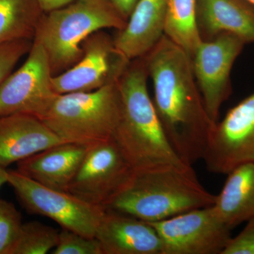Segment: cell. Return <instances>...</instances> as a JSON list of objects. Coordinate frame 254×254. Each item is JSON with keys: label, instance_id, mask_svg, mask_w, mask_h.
Wrapping results in <instances>:
<instances>
[{"label": "cell", "instance_id": "obj_13", "mask_svg": "<svg viewBox=\"0 0 254 254\" xmlns=\"http://www.w3.org/2000/svg\"><path fill=\"white\" fill-rule=\"evenodd\" d=\"M103 254H161V242L149 222L105 210L97 230Z\"/></svg>", "mask_w": 254, "mask_h": 254}, {"label": "cell", "instance_id": "obj_5", "mask_svg": "<svg viewBox=\"0 0 254 254\" xmlns=\"http://www.w3.org/2000/svg\"><path fill=\"white\" fill-rule=\"evenodd\" d=\"M121 109L118 80L93 91L58 95L41 120L63 141L91 146L113 138Z\"/></svg>", "mask_w": 254, "mask_h": 254}, {"label": "cell", "instance_id": "obj_2", "mask_svg": "<svg viewBox=\"0 0 254 254\" xmlns=\"http://www.w3.org/2000/svg\"><path fill=\"white\" fill-rule=\"evenodd\" d=\"M144 57L131 61L119 79L121 115L113 139L133 170L190 166L170 145L148 90Z\"/></svg>", "mask_w": 254, "mask_h": 254}, {"label": "cell", "instance_id": "obj_12", "mask_svg": "<svg viewBox=\"0 0 254 254\" xmlns=\"http://www.w3.org/2000/svg\"><path fill=\"white\" fill-rule=\"evenodd\" d=\"M83 56L66 71L53 76V88L58 95L89 92L117 81L130 61L120 54L114 39L105 32L93 33L82 43Z\"/></svg>", "mask_w": 254, "mask_h": 254}, {"label": "cell", "instance_id": "obj_10", "mask_svg": "<svg viewBox=\"0 0 254 254\" xmlns=\"http://www.w3.org/2000/svg\"><path fill=\"white\" fill-rule=\"evenodd\" d=\"M202 160L208 171L220 175L242 164L254 163V93L215 124Z\"/></svg>", "mask_w": 254, "mask_h": 254}, {"label": "cell", "instance_id": "obj_28", "mask_svg": "<svg viewBox=\"0 0 254 254\" xmlns=\"http://www.w3.org/2000/svg\"><path fill=\"white\" fill-rule=\"evenodd\" d=\"M8 177H9V170H6V168L0 166V189L5 184L8 183Z\"/></svg>", "mask_w": 254, "mask_h": 254}, {"label": "cell", "instance_id": "obj_20", "mask_svg": "<svg viewBox=\"0 0 254 254\" xmlns=\"http://www.w3.org/2000/svg\"><path fill=\"white\" fill-rule=\"evenodd\" d=\"M196 0H169L164 35L190 58L202 42L196 24Z\"/></svg>", "mask_w": 254, "mask_h": 254}, {"label": "cell", "instance_id": "obj_19", "mask_svg": "<svg viewBox=\"0 0 254 254\" xmlns=\"http://www.w3.org/2000/svg\"><path fill=\"white\" fill-rule=\"evenodd\" d=\"M43 14L38 0H0V46L33 41Z\"/></svg>", "mask_w": 254, "mask_h": 254}, {"label": "cell", "instance_id": "obj_18", "mask_svg": "<svg viewBox=\"0 0 254 254\" xmlns=\"http://www.w3.org/2000/svg\"><path fill=\"white\" fill-rule=\"evenodd\" d=\"M212 206L218 218L232 230L254 218V163L234 168Z\"/></svg>", "mask_w": 254, "mask_h": 254}, {"label": "cell", "instance_id": "obj_14", "mask_svg": "<svg viewBox=\"0 0 254 254\" xmlns=\"http://www.w3.org/2000/svg\"><path fill=\"white\" fill-rule=\"evenodd\" d=\"M65 143L39 118L26 114L0 116V166L6 168L37 153Z\"/></svg>", "mask_w": 254, "mask_h": 254}, {"label": "cell", "instance_id": "obj_11", "mask_svg": "<svg viewBox=\"0 0 254 254\" xmlns=\"http://www.w3.org/2000/svg\"><path fill=\"white\" fill-rule=\"evenodd\" d=\"M133 169L112 138L90 146L67 192L104 208L121 189Z\"/></svg>", "mask_w": 254, "mask_h": 254}, {"label": "cell", "instance_id": "obj_25", "mask_svg": "<svg viewBox=\"0 0 254 254\" xmlns=\"http://www.w3.org/2000/svg\"><path fill=\"white\" fill-rule=\"evenodd\" d=\"M236 237H231L221 254H254V218Z\"/></svg>", "mask_w": 254, "mask_h": 254}, {"label": "cell", "instance_id": "obj_9", "mask_svg": "<svg viewBox=\"0 0 254 254\" xmlns=\"http://www.w3.org/2000/svg\"><path fill=\"white\" fill-rule=\"evenodd\" d=\"M246 43L232 33H223L202 41L191 57L192 67L205 110L214 124L222 104L231 95V72Z\"/></svg>", "mask_w": 254, "mask_h": 254}, {"label": "cell", "instance_id": "obj_3", "mask_svg": "<svg viewBox=\"0 0 254 254\" xmlns=\"http://www.w3.org/2000/svg\"><path fill=\"white\" fill-rule=\"evenodd\" d=\"M215 198L200 185L192 166L162 165L132 170L104 209L158 222L212 206Z\"/></svg>", "mask_w": 254, "mask_h": 254}, {"label": "cell", "instance_id": "obj_21", "mask_svg": "<svg viewBox=\"0 0 254 254\" xmlns=\"http://www.w3.org/2000/svg\"><path fill=\"white\" fill-rule=\"evenodd\" d=\"M59 233L41 222H25L20 230L11 254H46L58 245Z\"/></svg>", "mask_w": 254, "mask_h": 254}, {"label": "cell", "instance_id": "obj_24", "mask_svg": "<svg viewBox=\"0 0 254 254\" xmlns=\"http://www.w3.org/2000/svg\"><path fill=\"white\" fill-rule=\"evenodd\" d=\"M33 41L18 40L0 46V86L12 73L16 64L31 50Z\"/></svg>", "mask_w": 254, "mask_h": 254}, {"label": "cell", "instance_id": "obj_8", "mask_svg": "<svg viewBox=\"0 0 254 254\" xmlns=\"http://www.w3.org/2000/svg\"><path fill=\"white\" fill-rule=\"evenodd\" d=\"M149 223L161 242V254H221L232 237L213 206Z\"/></svg>", "mask_w": 254, "mask_h": 254}, {"label": "cell", "instance_id": "obj_29", "mask_svg": "<svg viewBox=\"0 0 254 254\" xmlns=\"http://www.w3.org/2000/svg\"><path fill=\"white\" fill-rule=\"evenodd\" d=\"M247 1H250V2L254 5V0H247Z\"/></svg>", "mask_w": 254, "mask_h": 254}, {"label": "cell", "instance_id": "obj_1", "mask_svg": "<svg viewBox=\"0 0 254 254\" xmlns=\"http://www.w3.org/2000/svg\"><path fill=\"white\" fill-rule=\"evenodd\" d=\"M143 57L165 135L179 157L192 166L203 158L215 124L205 110L191 58L165 35Z\"/></svg>", "mask_w": 254, "mask_h": 254}, {"label": "cell", "instance_id": "obj_16", "mask_svg": "<svg viewBox=\"0 0 254 254\" xmlns=\"http://www.w3.org/2000/svg\"><path fill=\"white\" fill-rule=\"evenodd\" d=\"M169 0H139L126 26L114 38L115 48L128 61L145 56L164 35Z\"/></svg>", "mask_w": 254, "mask_h": 254}, {"label": "cell", "instance_id": "obj_27", "mask_svg": "<svg viewBox=\"0 0 254 254\" xmlns=\"http://www.w3.org/2000/svg\"><path fill=\"white\" fill-rule=\"evenodd\" d=\"M42 9L44 12L59 9L72 2L73 0H38Z\"/></svg>", "mask_w": 254, "mask_h": 254}, {"label": "cell", "instance_id": "obj_15", "mask_svg": "<svg viewBox=\"0 0 254 254\" xmlns=\"http://www.w3.org/2000/svg\"><path fill=\"white\" fill-rule=\"evenodd\" d=\"M89 148L79 143H60L18 162L17 171L43 186L67 191Z\"/></svg>", "mask_w": 254, "mask_h": 254}, {"label": "cell", "instance_id": "obj_23", "mask_svg": "<svg viewBox=\"0 0 254 254\" xmlns=\"http://www.w3.org/2000/svg\"><path fill=\"white\" fill-rule=\"evenodd\" d=\"M52 254H103L96 238L83 236L66 229L60 232L58 245Z\"/></svg>", "mask_w": 254, "mask_h": 254}, {"label": "cell", "instance_id": "obj_26", "mask_svg": "<svg viewBox=\"0 0 254 254\" xmlns=\"http://www.w3.org/2000/svg\"><path fill=\"white\" fill-rule=\"evenodd\" d=\"M126 21L139 0H106Z\"/></svg>", "mask_w": 254, "mask_h": 254}, {"label": "cell", "instance_id": "obj_6", "mask_svg": "<svg viewBox=\"0 0 254 254\" xmlns=\"http://www.w3.org/2000/svg\"><path fill=\"white\" fill-rule=\"evenodd\" d=\"M7 184L30 213L52 219L63 229L95 238L104 208L89 204L67 191L43 186L17 170H9Z\"/></svg>", "mask_w": 254, "mask_h": 254}, {"label": "cell", "instance_id": "obj_7", "mask_svg": "<svg viewBox=\"0 0 254 254\" xmlns=\"http://www.w3.org/2000/svg\"><path fill=\"white\" fill-rule=\"evenodd\" d=\"M53 77L46 52L33 41L27 59L0 86V116L26 114L42 120L58 95Z\"/></svg>", "mask_w": 254, "mask_h": 254}, {"label": "cell", "instance_id": "obj_22", "mask_svg": "<svg viewBox=\"0 0 254 254\" xmlns=\"http://www.w3.org/2000/svg\"><path fill=\"white\" fill-rule=\"evenodd\" d=\"M22 224L15 205L0 198V254H11Z\"/></svg>", "mask_w": 254, "mask_h": 254}, {"label": "cell", "instance_id": "obj_4", "mask_svg": "<svg viewBox=\"0 0 254 254\" xmlns=\"http://www.w3.org/2000/svg\"><path fill=\"white\" fill-rule=\"evenodd\" d=\"M127 22L106 0H73L44 12L33 41L44 48L55 76L81 59L82 43L87 38L106 28L121 31Z\"/></svg>", "mask_w": 254, "mask_h": 254}, {"label": "cell", "instance_id": "obj_17", "mask_svg": "<svg viewBox=\"0 0 254 254\" xmlns=\"http://www.w3.org/2000/svg\"><path fill=\"white\" fill-rule=\"evenodd\" d=\"M195 14L202 41L229 33L254 43V5L247 0H196Z\"/></svg>", "mask_w": 254, "mask_h": 254}]
</instances>
